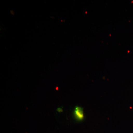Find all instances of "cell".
Here are the masks:
<instances>
[{
	"mask_svg": "<svg viewBox=\"0 0 133 133\" xmlns=\"http://www.w3.org/2000/svg\"><path fill=\"white\" fill-rule=\"evenodd\" d=\"M57 111L58 112H61L63 111V109L62 108H57Z\"/></svg>",
	"mask_w": 133,
	"mask_h": 133,
	"instance_id": "7a4b0ae2",
	"label": "cell"
},
{
	"mask_svg": "<svg viewBox=\"0 0 133 133\" xmlns=\"http://www.w3.org/2000/svg\"><path fill=\"white\" fill-rule=\"evenodd\" d=\"M74 114V117L78 121L83 120L84 118L83 109L80 107L77 106L75 107Z\"/></svg>",
	"mask_w": 133,
	"mask_h": 133,
	"instance_id": "6da1fadb",
	"label": "cell"
}]
</instances>
